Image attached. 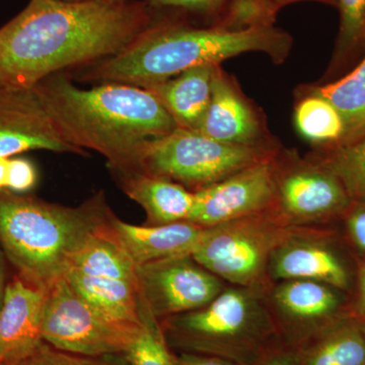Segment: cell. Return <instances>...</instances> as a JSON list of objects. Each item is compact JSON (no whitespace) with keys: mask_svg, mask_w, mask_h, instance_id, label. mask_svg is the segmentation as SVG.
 <instances>
[{"mask_svg":"<svg viewBox=\"0 0 365 365\" xmlns=\"http://www.w3.org/2000/svg\"><path fill=\"white\" fill-rule=\"evenodd\" d=\"M158 18L144 1L30 0L0 28V86L33 88L53 74L114 56Z\"/></svg>","mask_w":365,"mask_h":365,"instance_id":"1","label":"cell"},{"mask_svg":"<svg viewBox=\"0 0 365 365\" xmlns=\"http://www.w3.org/2000/svg\"><path fill=\"white\" fill-rule=\"evenodd\" d=\"M34 88L66 140L104 155L109 167L129 165L146 144L178 128L158 98L140 86L105 83L85 90L59 72Z\"/></svg>","mask_w":365,"mask_h":365,"instance_id":"2","label":"cell"},{"mask_svg":"<svg viewBox=\"0 0 365 365\" xmlns=\"http://www.w3.org/2000/svg\"><path fill=\"white\" fill-rule=\"evenodd\" d=\"M292 42L289 34L274 25L242 30L217 25L200 28L158 14V20L121 52L76 69V78L145 88L192 67L220 66L245 53H265L280 63L289 54Z\"/></svg>","mask_w":365,"mask_h":365,"instance_id":"3","label":"cell"},{"mask_svg":"<svg viewBox=\"0 0 365 365\" xmlns=\"http://www.w3.org/2000/svg\"><path fill=\"white\" fill-rule=\"evenodd\" d=\"M103 193L78 207L0 190V249L26 282L47 292L63 277L71 257L109 225Z\"/></svg>","mask_w":365,"mask_h":365,"instance_id":"4","label":"cell"},{"mask_svg":"<svg viewBox=\"0 0 365 365\" xmlns=\"http://www.w3.org/2000/svg\"><path fill=\"white\" fill-rule=\"evenodd\" d=\"M175 353H195L257 365L282 344L267 292L227 285L212 302L196 311L160 319Z\"/></svg>","mask_w":365,"mask_h":365,"instance_id":"5","label":"cell"},{"mask_svg":"<svg viewBox=\"0 0 365 365\" xmlns=\"http://www.w3.org/2000/svg\"><path fill=\"white\" fill-rule=\"evenodd\" d=\"M277 153L270 143H220L199 131L178 127L168 135L146 144L129 165L117 167L132 168L196 192Z\"/></svg>","mask_w":365,"mask_h":365,"instance_id":"6","label":"cell"},{"mask_svg":"<svg viewBox=\"0 0 365 365\" xmlns=\"http://www.w3.org/2000/svg\"><path fill=\"white\" fill-rule=\"evenodd\" d=\"M302 227L281 222L272 211L205 228L191 256L227 285L268 292L271 257Z\"/></svg>","mask_w":365,"mask_h":365,"instance_id":"7","label":"cell"},{"mask_svg":"<svg viewBox=\"0 0 365 365\" xmlns=\"http://www.w3.org/2000/svg\"><path fill=\"white\" fill-rule=\"evenodd\" d=\"M139 326L107 318L64 277L46 292L41 326L43 341L61 351L85 356L124 354Z\"/></svg>","mask_w":365,"mask_h":365,"instance_id":"8","label":"cell"},{"mask_svg":"<svg viewBox=\"0 0 365 365\" xmlns=\"http://www.w3.org/2000/svg\"><path fill=\"white\" fill-rule=\"evenodd\" d=\"M339 178L316 160L277 158L271 211L290 227H330L353 205Z\"/></svg>","mask_w":365,"mask_h":365,"instance_id":"9","label":"cell"},{"mask_svg":"<svg viewBox=\"0 0 365 365\" xmlns=\"http://www.w3.org/2000/svg\"><path fill=\"white\" fill-rule=\"evenodd\" d=\"M269 277L272 283L316 281L352 297L356 278L355 254L341 230L333 225L302 227L273 252Z\"/></svg>","mask_w":365,"mask_h":365,"instance_id":"10","label":"cell"},{"mask_svg":"<svg viewBox=\"0 0 365 365\" xmlns=\"http://www.w3.org/2000/svg\"><path fill=\"white\" fill-rule=\"evenodd\" d=\"M267 300L281 340L297 349L353 314L351 295L316 281H278Z\"/></svg>","mask_w":365,"mask_h":365,"instance_id":"11","label":"cell"},{"mask_svg":"<svg viewBox=\"0 0 365 365\" xmlns=\"http://www.w3.org/2000/svg\"><path fill=\"white\" fill-rule=\"evenodd\" d=\"M136 276L139 295L160 321L205 307L227 287L191 255L137 266Z\"/></svg>","mask_w":365,"mask_h":365,"instance_id":"12","label":"cell"},{"mask_svg":"<svg viewBox=\"0 0 365 365\" xmlns=\"http://www.w3.org/2000/svg\"><path fill=\"white\" fill-rule=\"evenodd\" d=\"M278 153L195 193L188 222L216 227L271 210L275 198Z\"/></svg>","mask_w":365,"mask_h":365,"instance_id":"13","label":"cell"},{"mask_svg":"<svg viewBox=\"0 0 365 365\" xmlns=\"http://www.w3.org/2000/svg\"><path fill=\"white\" fill-rule=\"evenodd\" d=\"M31 150L88 153L66 140L34 86H0V157Z\"/></svg>","mask_w":365,"mask_h":365,"instance_id":"14","label":"cell"},{"mask_svg":"<svg viewBox=\"0 0 365 365\" xmlns=\"http://www.w3.org/2000/svg\"><path fill=\"white\" fill-rule=\"evenodd\" d=\"M46 290L16 275L7 282L0 309V359L14 365L35 351L42 338Z\"/></svg>","mask_w":365,"mask_h":365,"instance_id":"15","label":"cell"},{"mask_svg":"<svg viewBox=\"0 0 365 365\" xmlns=\"http://www.w3.org/2000/svg\"><path fill=\"white\" fill-rule=\"evenodd\" d=\"M198 131L220 143L241 145L269 143L264 140L258 114L220 66L216 68L210 103Z\"/></svg>","mask_w":365,"mask_h":365,"instance_id":"16","label":"cell"},{"mask_svg":"<svg viewBox=\"0 0 365 365\" xmlns=\"http://www.w3.org/2000/svg\"><path fill=\"white\" fill-rule=\"evenodd\" d=\"M111 232L137 266L191 255L200 242L205 228L195 223L181 222L165 225H130L113 213Z\"/></svg>","mask_w":365,"mask_h":365,"instance_id":"17","label":"cell"},{"mask_svg":"<svg viewBox=\"0 0 365 365\" xmlns=\"http://www.w3.org/2000/svg\"><path fill=\"white\" fill-rule=\"evenodd\" d=\"M109 168L124 193L143 206L148 225L188 222L195 203L194 192L178 182L132 168Z\"/></svg>","mask_w":365,"mask_h":365,"instance_id":"18","label":"cell"},{"mask_svg":"<svg viewBox=\"0 0 365 365\" xmlns=\"http://www.w3.org/2000/svg\"><path fill=\"white\" fill-rule=\"evenodd\" d=\"M220 66L192 67L175 78L145 86L158 98L180 128L198 131L212 95L213 78Z\"/></svg>","mask_w":365,"mask_h":365,"instance_id":"19","label":"cell"},{"mask_svg":"<svg viewBox=\"0 0 365 365\" xmlns=\"http://www.w3.org/2000/svg\"><path fill=\"white\" fill-rule=\"evenodd\" d=\"M297 365H365V336L354 316L341 319L297 348Z\"/></svg>","mask_w":365,"mask_h":365,"instance_id":"20","label":"cell"},{"mask_svg":"<svg viewBox=\"0 0 365 365\" xmlns=\"http://www.w3.org/2000/svg\"><path fill=\"white\" fill-rule=\"evenodd\" d=\"M64 278L98 312L119 323L138 326L139 294L135 283L67 271Z\"/></svg>","mask_w":365,"mask_h":365,"instance_id":"21","label":"cell"},{"mask_svg":"<svg viewBox=\"0 0 365 365\" xmlns=\"http://www.w3.org/2000/svg\"><path fill=\"white\" fill-rule=\"evenodd\" d=\"M67 271L137 284L136 265L115 239L110 223L71 257Z\"/></svg>","mask_w":365,"mask_h":365,"instance_id":"22","label":"cell"},{"mask_svg":"<svg viewBox=\"0 0 365 365\" xmlns=\"http://www.w3.org/2000/svg\"><path fill=\"white\" fill-rule=\"evenodd\" d=\"M326 98L337 109L345 125L339 146L356 143L365 137V56L349 73L324 85L307 90Z\"/></svg>","mask_w":365,"mask_h":365,"instance_id":"23","label":"cell"},{"mask_svg":"<svg viewBox=\"0 0 365 365\" xmlns=\"http://www.w3.org/2000/svg\"><path fill=\"white\" fill-rule=\"evenodd\" d=\"M294 125L302 137L318 150L337 148L342 143L345 125L340 113L326 98L307 91L295 106Z\"/></svg>","mask_w":365,"mask_h":365,"instance_id":"24","label":"cell"},{"mask_svg":"<svg viewBox=\"0 0 365 365\" xmlns=\"http://www.w3.org/2000/svg\"><path fill=\"white\" fill-rule=\"evenodd\" d=\"M312 160L339 178L354 203H365V137L356 143L318 150Z\"/></svg>","mask_w":365,"mask_h":365,"instance_id":"25","label":"cell"},{"mask_svg":"<svg viewBox=\"0 0 365 365\" xmlns=\"http://www.w3.org/2000/svg\"><path fill=\"white\" fill-rule=\"evenodd\" d=\"M140 326L127 351L124 353L130 365H179L176 354L170 349L160 319L151 313L139 295Z\"/></svg>","mask_w":365,"mask_h":365,"instance_id":"26","label":"cell"},{"mask_svg":"<svg viewBox=\"0 0 365 365\" xmlns=\"http://www.w3.org/2000/svg\"><path fill=\"white\" fill-rule=\"evenodd\" d=\"M340 25L330 71H340L365 54V0H338Z\"/></svg>","mask_w":365,"mask_h":365,"instance_id":"27","label":"cell"},{"mask_svg":"<svg viewBox=\"0 0 365 365\" xmlns=\"http://www.w3.org/2000/svg\"><path fill=\"white\" fill-rule=\"evenodd\" d=\"M275 20L268 0H230L225 14L215 25L230 30H242L251 26H273Z\"/></svg>","mask_w":365,"mask_h":365,"instance_id":"28","label":"cell"},{"mask_svg":"<svg viewBox=\"0 0 365 365\" xmlns=\"http://www.w3.org/2000/svg\"><path fill=\"white\" fill-rule=\"evenodd\" d=\"M14 365H130L124 354L85 356L61 351L43 342L26 359Z\"/></svg>","mask_w":365,"mask_h":365,"instance_id":"29","label":"cell"},{"mask_svg":"<svg viewBox=\"0 0 365 365\" xmlns=\"http://www.w3.org/2000/svg\"><path fill=\"white\" fill-rule=\"evenodd\" d=\"M144 2L158 14L173 11L196 14L213 19L216 24L225 14L230 0H144Z\"/></svg>","mask_w":365,"mask_h":365,"instance_id":"30","label":"cell"},{"mask_svg":"<svg viewBox=\"0 0 365 365\" xmlns=\"http://www.w3.org/2000/svg\"><path fill=\"white\" fill-rule=\"evenodd\" d=\"M340 222L341 232L348 246L365 258V203H353Z\"/></svg>","mask_w":365,"mask_h":365,"instance_id":"31","label":"cell"},{"mask_svg":"<svg viewBox=\"0 0 365 365\" xmlns=\"http://www.w3.org/2000/svg\"><path fill=\"white\" fill-rule=\"evenodd\" d=\"M38 181L35 165L25 158H9L6 189L16 193L28 194Z\"/></svg>","mask_w":365,"mask_h":365,"instance_id":"32","label":"cell"},{"mask_svg":"<svg viewBox=\"0 0 365 365\" xmlns=\"http://www.w3.org/2000/svg\"><path fill=\"white\" fill-rule=\"evenodd\" d=\"M355 261L356 278L351 297L352 313L355 318L365 321V258L355 254Z\"/></svg>","mask_w":365,"mask_h":365,"instance_id":"33","label":"cell"},{"mask_svg":"<svg viewBox=\"0 0 365 365\" xmlns=\"http://www.w3.org/2000/svg\"><path fill=\"white\" fill-rule=\"evenodd\" d=\"M257 365H297V349L282 343Z\"/></svg>","mask_w":365,"mask_h":365,"instance_id":"34","label":"cell"},{"mask_svg":"<svg viewBox=\"0 0 365 365\" xmlns=\"http://www.w3.org/2000/svg\"><path fill=\"white\" fill-rule=\"evenodd\" d=\"M179 365H240L230 360L195 353H175Z\"/></svg>","mask_w":365,"mask_h":365,"instance_id":"35","label":"cell"},{"mask_svg":"<svg viewBox=\"0 0 365 365\" xmlns=\"http://www.w3.org/2000/svg\"><path fill=\"white\" fill-rule=\"evenodd\" d=\"M299 1H307V0H268L271 13L275 16H277L278 11H279L282 7L289 6V4H295V2ZM309 1L322 2V4L335 7H337L338 4V0H309Z\"/></svg>","mask_w":365,"mask_h":365,"instance_id":"36","label":"cell"},{"mask_svg":"<svg viewBox=\"0 0 365 365\" xmlns=\"http://www.w3.org/2000/svg\"><path fill=\"white\" fill-rule=\"evenodd\" d=\"M4 252L0 249V309L4 302V294H6L7 282L6 262Z\"/></svg>","mask_w":365,"mask_h":365,"instance_id":"37","label":"cell"},{"mask_svg":"<svg viewBox=\"0 0 365 365\" xmlns=\"http://www.w3.org/2000/svg\"><path fill=\"white\" fill-rule=\"evenodd\" d=\"M9 158L0 157V190L6 189L7 187Z\"/></svg>","mask_w":365,"mask_h":365,"instance_id":"38","label":"cell"},{"mask_svg":"<svg viewBox=\"0 0 365 365\" xmlns=\"http://www.w3.org/2000/svg\"><path fill=\"white\" fill-rule=\"evenodd\" d=\"M98 1L106 2L109 4H123L125 2H128L129 0H98Z\"/></svg>","mask_w":365,"mask_h":365,"instance_id":"39","label":"cell"},{"mask_svg":"<svg viewBox=\"0 0 365 365\" xmlns=\"http://www.w3.org/2000/svg\"><path fill=\"white\" fill-rule=\"evenodd\" d=\"M359 321L360 323V326H361L362 332H364V336H365V321H361V319H359Z\"/></svg>","mask_w":365,"mask_h":365,"instance_id":"40","label":"cell"},{"mask_svg":"<svg viewBox=\"0 0 365 365\" xmlns=\"http://www.w3.org/2000/svg\"><path fill=\"white\" fill-rule=\"evenodd\" d=\"M63 1L76 2V1H81V0H63Z\"/></svg>","mask_w":365,"mask_h":365,"instance_id":"41","label":"cell"},{"mask_svg":"<svg viewBox=\"0 0 365 365\" xmlns=\"http://www.w3.org/2000/svg\"><path fill=\"white\" fill-rule=\"evenodd\" d=\"M0 365H7V364H6V362L2 361V360L0 359Z\"/></svg>","mask_w":365,"mask_h":365,"instance_id":"42","label":"cell"}]
</instances>
